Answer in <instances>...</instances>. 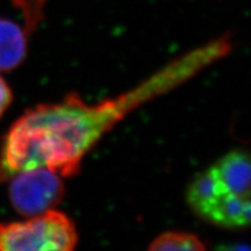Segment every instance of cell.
I'll return each instance as SVG.
<instances>
[{"mask_svg":"<svg viewBox=\"0 0 251 251\" xmlns=\"http://www.w3.org/2000/svg\"><path fill=\"white\" fill-rule=\"evenodd\" d=\"M230 50V37H219L174 59L115 98L90 105L71 93L58 102L29 108L1 139L0 183L35 168H47L62 178L75 177L87 153L127 115L183 85Z\"/></svg>","mask_w":251,"mask_h":251,"instance_id":"cell-1","label":"cell"},{"mask_svg":"<svg viewBox=\"0 0 251 251\" xmlns=\"http://www.w3.org/2000/svg\"><path fill=\"white\" fill-rule=\"evenodd\" d=\"M78 241L75 222L56 208L24 221L0 222L1 251H71Z\"/></svg>","mask_w":251,"mask_h":251,"instance_id":"cell-2","label":"cell"},{"mask_svg":"<svg viewBox=\"0 0 251 251\" xmlns=\"http://www.w3.org/2000/svg\"><path fill=\"white\" fill-rule=\"evenodd\" d=\"M8 183L12 207L26 218L56 208L65 197L63 178L47 168L21 171Z\"/></svg>","mask_w":251,"mask_h":251,"instance_id":"cell-3","label":"cell"},{"mask_svg":"<svg viewBox=\"0 0 251 251\" xmlns=\"http://www.w3.org/2000/svg\"><path fill=\"white\" fill-rule=\"evenodd\" d=\"M228 192L250 198V157L242 149L231 150L209 166Z\"/></svg>","mask_w":251,"mask_h":251,"instance_id":"cell-4","label":"cell"},{"mask_svg":"<svg viewBox=\"0 0 251 251\" xmlns=\"http://www.w3.org/2000/svg\"><path fill=\"white\" fill-rule=\"evenodd\" d=\"M250 219V198L229 193L220 198L202 220L221 228L241 229L249 226Z\"/></svg>","mask_w":251,"mask_h":251,"instance_id":"cell-5","label":"cell"},{"mask_svg":"<svg viewBox=\"0 0 251 251\" xmlns=\"http://www.w3.org/2000/svg\"><path fill=\"white\" fill-rule=\"evenodd\" d=\"M28 33L14 21L0 18V72L23 64L28 51Z\"/></svg>","mask_w":251,"mask_h":251,"instance_id":"cell-6","label":"cell"},{"mask_svg":"<svg viewBox=\"0 0 251 251\" xmlns=\"http://www.w3.org/2000/svg\"><path fill=\"white\" fill-rule=\"evenodd\" d=\"M148 249L152 251H202L206 250V246L196 234L185 231H165L153 238Z\"/></svg>","mask_w":251,"mask_h":251,"instance_id":"cell-7","label":"cell"},{"mask_svg":"<svg viewBox=\"0 0 251 251\" xmlns=\"http://www.w3.org/2000/svg\"><path fill=\"white\" fill-rule=\"evenodd\" d=\"M12 4L21 12L24 28L28 35L34 33L45 18V7L48 0H11Z\"/></svg>","mask_w":251,"mask_h":251,"instance_id":"cell-8","label":"cell"},{"mask_svg":"<svg viewBox=\"0 0 251 251\" xmlns=\"http://www.w3.org/2000/svg\"><path fill=\"white\" fill-rule=\"evenodd\" d=\"M12 102H13V91L4 77L0 76V118L5 114Z\"/></svg>","mask_w":251,"mask_h":251,"instance_id":"cell-9","label":"cell"}]
</instances>
